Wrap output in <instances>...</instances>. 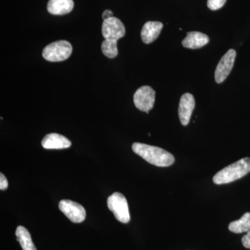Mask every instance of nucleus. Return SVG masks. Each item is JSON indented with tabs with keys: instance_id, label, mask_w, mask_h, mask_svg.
<instances>
[{
	"instance_id": "nucleus-20",
	"label": "nucleus",
	"mask_w": 250,
	"mask_h": 250,
	"mask_svg": "<svg viewBox=\"0 0 250 250\" xmlns=\"http://www.w3.org/2000/svg\"><path fill=\"white\" fill-rule=\"evenodd\" d=\"M112 17H113V14L111 10H106V11H104L103 14L104 21H106V20L109 19V18Z\"/></svg>"
},
{
	"instance_id": "nucleus-11",
	"label": "nucleus",
	"mask_w": 250,
	"mask_h": 250,
	"mask_svg": "<svg viewBox=\"0 0 250 250\" xmlns=\"http://www.w3.org/2000/svg\"><path fill=\"white\" fill-rule=\"evenodd\" d=\"M163 27H164V24L160 22L149 21L146 22L141 31V38L143 42L149 44L154 42L160 35Z\"/></svg>"
},
{
	"instance_id": "nucleus-10",
	"label": "nucleus",
	"mask_w": 250,
	"mask_h": 250,
	"mask_svg": "<svg viewBox=\"0 0 250 250\" xmlns=\"http://www.w3.org/2000/svg\"><path fill=\"white\" fill-rule=\"evenodd\" d=\"M41 143L42 147L47 149H65L70 147L72 144L66 137L56 133L46 135Z\"/></svg>"
},
{
	"instance_id": "nucleus-14",
	"label": "nucleus",
	"mask_w": 250,
	"mask_h": 250,
	"mask_svg": "<svg viewBox=\"0 0 250 250\" xmlns=\"http://www.w3.org/2000/svg\"><path fill=\"white\" fill-rule=\"evenodd\" d=\"M16 235L23 250H37L27 229L22 226L18 227Z\"/></svg>"
},
{
	"instance_id": "nucleus-4",
	"label": "nucleus",
	"mask_w": 250,
	"mask_h": 250,
	"mask_svg": "<svg viewBox=\"0 0 250 250\" xmlns=\"http://www.w3.org/2000/svg\"><path fill=\"white\" fill-rule=\"evenodd\" d=\"M108 208L113 212L118 221L128 223L130 221V214L127 201L121 192H114L108 197Z\"/></svg>"
},
{
	"instance_id": "nucleus-5",
	"label": "nucleus",
	"mask_w": 250,
	"mask_h": 250,
	"mask_svg": "<svg viewBox=\"0 0 250 250\" xmlns=\"http://www.w3.org/2000/svg\"><path fill=\"white\" fill-rule=\"evenodd\" d=\"M154 102L155 91L148 85L141 87L134 94V104L140 111L149 113V111L154 107Z\"/></svg>"
},
{
	"instance_id": "nucleus-3",
	"label": "nucleus",
	"mask_w": 250,
	"mask_h": 250,
	"mask_svg": "<svg viewBox=\"0 0 250 250\" xmlns=\"http://www.w3.org/2000/svg\"><path fill=\"white\" fill-rule=\"evenodd\" d=\"M72 47L66 41H59L46 46L42 51V57L51 62L66 60L71 55Z\"/></svg>"
},
{
	"instance_id": "nucleus-9",
	"label": "nucleus",
	"mask_w": 250,
	"mask_h": 250,
	"mask_svg": "<svg viewBox=\"0 0 250 250\" xmlns=\"http://www.w3.org/2000/svg\"><path fill=\"white\" fill-rule=\"evenodd\" d=\"M195 105V99L191 94L185 93L182 95L179 103L178 113L179 120L184 126L188 125Z\"/></svg>"
},
{
	"instance_id": "nucleus-7",
	"label": "nucleus",
	"mask_w": 250,
	"mask_h": 250,
	"mask_svg": "<svg viewBox=\"0 0 250 250\" xmlns=\"http://www.w3.org/2000/svg\"><path fill=\"white\" fill-rule=\"evenodd\" d=\"M102 32L106 40L118 41L125 35L126 30L123 23L114 16L104 21Z\"/></svg>"
},
{
	"instance_id": "nucleus-1",
	"label": "nucleus",
	"mask_w": 250,
	"mask_h": 250,
	"mask_svg": "<svg viewBox=\"0 0 250 250\" xmlns=\"http://www.w3.org/2000/svg\"><path fill=\"white\" fill-rule=\"evenodd\" d=\"M132 149L148 163L159 167H167L174 162L173 155L162 148L144 143H134L132 145Z\"/></svg>"
},
{
	"instance_id": "nucleus-13",
	"label": "nucleus",
	"mask_w": 250,
	"mask_h": 250,
	"mask_svg": "<svg viewBox=\"0 0 250 250\" xmlns=\"http://www.w3.org/2000/svg\"><path fill=\"white\" fill-rule=\"evenodd\" d=\"M73 7V0H49L47 8L49 14L65 15L71 12Z\"/></svg>"
},
{
	"instance_id": "nucleus-8",
	"label": "nucleus",
	"mask_w": 250,
	"mask_h": 250,
	"mask_svg": "<svg viewBox=\"0 0 250 250\" xmlns=\"http://www.w3.org/2000/svg\"><path fill=\"white\" fill-rule=\"evenodd\" d=\"M236 56V51L231 49L220 59L215 72V80L217 83H223L228 78L232 70Z\"/></svg>"
},
{
	"instance_id": "nucleus-17",
	"label": "nucleus",
	"mask_w": 250,
	"mask_h": 250,
	"mask_svg": "<svg viewBox=\"0 0 250 250\" xmlns=\"http://www.w3.org/2000/svg\"><path fill=\"white\" fill-rule=\"evenodd\" d=\"M226 1L227 0H208L207 6H208V9L212 11H216V10L221 9Z\"/></svg>"
},
{
	"instance_id": "nucleus-18",
	"label": "nucleus",
	"mask_w": 250,
	"mask_h": 250,
	"mask_svg": "<svg viewBox=\"0 0 250 250\" xmlns=\"http://www.w3.org/2000/svg\"><path fill=\"white\" fill-rule=\"evenodd\" d=\"M9 187V183H8L7 179L5 177L4 174L3 173L0 174V189L1 190H6Z\"/></svg>"
},
{
	"instance_id": "nucleus-19",
	"label": "nucleus",
	"mask_w": 250,
	"mask_h": 250,
	"mask_svg": "<svg viewBox=\"0 0 250 250\" xmlns=\"http://www.w3.org/2000/svg\"><path fill=\"white\" fill-rule=\"evenodd\" d=\"M242 243L245 248L250 249V230L247 232V234L242 238Z\"/></svg>"
},
{
	"instance_id": "nucleus-2",
	"label": "nucleus",
	"mask_w": 250,
	"mask_h": 250,
	"mask_svg": "<svg viewBox=\"0 0 250 250\" xmlns=\"http://www.w3.org/2000/svg\"><path fill=\"white\" fill-rule=\"evenodd\" d=\"M250 172V158H244L219 171L213 177V181L218 185L231 183L244 177Z\"/></svg>"
},
{
	"instance_id": "nucleus-15",
	"label": "nucleus",
	"mask_w": 250,
	"mask_h": 250,
	"mask_svg": "<svg viewBox=\"0 0 250 250\" xmlns=\"http://www.w3.org/2000/svg\"><path fill=\"white\" fill-rule=\"evenodd\" d=\"M229 229L235 233L248 232L250 231V213H246L240 220L231 222L229 225Z\"/></svg>"
},
{
	"instance_id": "nucleus-6",
	"label": "nucleus",
	"mask_w": 250,
	"mask_h": 250,
	"mask_svg": "<svg viewBox=\"0 0 250 250\" xmlns=\"http://www.w3.org/2000/svg\"><path fill=\"white\" fill-rule=\"evenodd\" d=\"M59 208L72 223H80L85 220L86 212L83 206L69 200L59 202Z\"/></svg>"
},
{
	"instance_id": "nucleus-12",
	"label": "nucleus",
	"mask_w": 250,
	"mask_h": 250,
	"mask_svg": "<svg viewBox=\"0 0 250 250\" xmlns=\"http://www.w3.org/2000/svg\"><path fill=\"white\" fill-rule=\"evenodd\" d=\"M209 42V38L203 33L191 31L187 34V37L182 41V45L189 49H199L204 47Z\"/></svg>"
},
{
	"instance_id": "nucleus-16",
	"label": "nucleus",
	"mask_w": 250,
	"mask_h": 250,
	"mask_svg": "<svg viewBox=\"0 0 250 250\" xmlns=\"http://www.w3.org/2000/svg\"><path fill=\"white\" fill-rule=\"evenodd\" d=\"M116 41L106 40L105 39L102 43V51L103 54L108 58H115L118 54Z\"/></svg>"
}]
</instances>
